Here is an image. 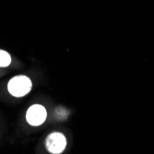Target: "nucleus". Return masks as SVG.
<instances>
[{
  "label": "nucleus",
  "instance_id": "nucleus-2",
  "mask_svg": "<svg viewBox=\"0 0 154 154\" xmlns=\"http://www.w3.org/2000/svg\"><path fill=\"white\" fill-rule=\"evenodd\" d=\"M45 145L49 152L59 154L63 152L66 147V137L60 132H54L47 137Z\"/></svg>",
  "mask_w": 154,
  "mask_h": 154
},
{
  "label": "nucleus",
  "instance_id": "nucleus-4",
  "mask_svg": "<svg viewBox=\"0 0 154 154\" xmlns=\"http://www.w3.org/2000/svg\"><path fill=\"white\" fill-rule=\"evenodd\" d=\"M11 63V57L8 52L4 50H0V66L6 67Z\"/></svg>",
  "mask_w": 154,
  "mask_h": 154
},
{
  "label": "nucleus",
  "instance_id": "nucleus-3",
  "mask_svg": "<svg viewBox=\"0 0 154 154\" xmlns=\"http://www.w3.org/2000/svg\"><path fill=\"white\" fill-rule=\"evenodd\" d=\"M47 117L46 109L41 104H34L27 111L26 119L27 122L32 125L37 127L43 124Z\"/></svg>",
  "mask_w": 154,
  "mask_h": 154
},
{
  "label": "nucleus",
  "instance_id": "nucleus-1",
  "mask_svg": "<svg viewBox=\"0 0 154 154\" xmlns=\"http://www.w3.org/2000/svg\"><path fill=\"white\" fill-rule=\"evenodd\" d=\"M32 81L26 76H16L12 78L8 85V91L15 97H22L32 90Z\"/></svg>",
  "mask_w": 154,
  "mask_h": 154
}]
</instances>
